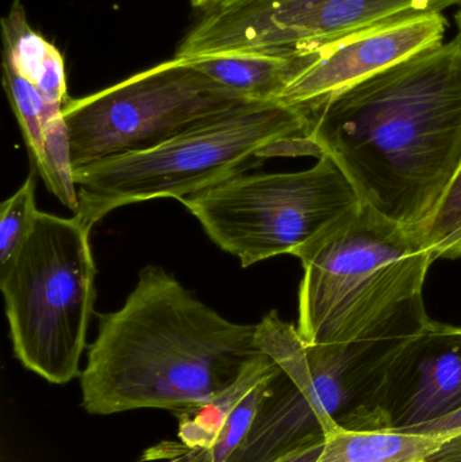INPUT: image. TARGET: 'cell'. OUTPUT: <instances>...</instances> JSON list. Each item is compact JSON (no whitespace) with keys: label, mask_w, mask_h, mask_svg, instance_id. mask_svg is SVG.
Listing matches in <instances>:
<instances>
[{"label":"cell","mask_w":461,"mask_h":462,"mask_svg":"<svg viewBox=\"0 0 461 462\" xmlns=\"http://www.w3.org/2000/svg\"><path fill=\"white\" fill-rule=\"evenodd\" d=\"M336 420L317 462H429L448 439L394 429L379 407L357 406Z\"/></svg>","instance_id":"obj_12"},{"label":"cell","mask_w":461,"mask_h":462,"mask_svg":"<svg viewBox=\"0 0 461 462\" xmlns=\"http://www.w3.org/2000/svg\"><path fill=\"white\" fill-rule=\"evenodd\" d=\"M235 2H240V0H191V5L197 8H203L205 11H210L214 8L233 5Z\"/></svg>","instance_id":"obj_23"},{"label":"cell","mask_w":461,"mask_h":462,"mask_svg":"<svg viewBox=\"0 0 461 462\" xmlns=\"http://www.w3.org/2000/svg\"><path fill=\"white\" fill-rule=\"evenodd\" d=\"M310 119L281 102H252L202 122L153 148L75 171V217L92 230L111 211L172 198L180 202L248 172L271 145L309 137Z\"/></svg>","instance_id":"obj_4"},{"label":"cell","mask_w":461,"mask_h":462,"mask_svg":"<svg viewBox=\"0 0 461 462\" xmlns=\"http://www.w3.org/2000/svg\"><path fill=\"white\" fill-rule=\"evenodd\" d=\"M2 67L5 94L21 127L34 168L42 153L46 127L54 118L61 116L64 108L60 110L49 105L37 87L19 76L8 65L2 64Z\"/></svg>","instance_id":"obj_17"},{"label":"cell","mask_w":461,"mask_h":462,"mask_svg":"<svg viewBox=\"0 0 461 462\" xmlns=\"http://www.w3.org/2000/svg\"><path fill=\"white\" fill-rule=\"evenodd\" d=\"M310 138L363 205L409 229L461 168V38L420 51L308 111Z\"/></svg>","instance_id":"obj_1"},{"label":"cell","mask_w":461,"mask_h":462,"mask_svg":"<svg viewBox=\"0 0 461 462\" xmlns=\"http://www.w3.org/2000/svg\"><path fill=\"white\" fill-rule=\"evenodd\" d=\"M416 234L436 260H461V168L429 221Z\"/></svg>","instance_id":"obj_19"},{"label":"cell","mask_w":461,"mask_h":462,"mask_svg":"<svg viewBox=\"0 0 461 462\" xmlns=\"http://www.w3.org/2000/svg\"><path fill=\"white\" fill-rule=\"evenodd\" d=\"M256 325L222 317L161 266L148 265L121 309L99 315L81 372L88 414L208 403L265 355Z\"/></svg>","instance_id":"obj_2"},{"label":"cell","mask_w":461,"mask_h":462,"mask_svg":"<svg viewBox=\"0 0 461 462\" xmlns=\"http://www.w3.org/2000/svg\"><path fill=\"white\" fill-rule=\"evenodd\" d=\"M35 178H29L13 197L0 206V265L7 263L26 238L38 210L35 206Z\"/></svg>","instance_id":"obj_20"},{"label":"cell","mask_w":461,"mask_h":462,"mask_svg":"<svg viewBox=\"0 0 461 462\" xmlns=\"http://www.w3.org/2000/svg\"><path fill=\"white\" fill-rule=\"evenodd\" d=\"M316 51H218L189 59L203 75L222 88L252 100L278 102L290 81L313 61Z\"/></svg>","instance_id":"obj_13"},{"label":"cell","mask_w":461,"mask_h":462,"mask_svg":"<svg viewBox=\"0 0 461 462\" xmlns=\"http://www.w3.org/2000/svg\"><path fill=\"white\" fill-rule=\"evenodd\" d=\"M180 202L244 268L276 255L300 258L363 206L327 154L306 171L243 173Z\"/></svg>","instance_id":"obj_6"},{"label":"cell","mask_w":461,"mask_h":462,"mask_svg":"<svg viewBox=\"0 0 461 462\" xmlns=\"http://www.w3.org/2000/svg\"><path fill=\"white\" fill-rule=\"evenodd\" d=\"M281 372V368L272 376L263 380L245 396L240 406L235 410L221 434L210 448H189L180 441H162L149 448L143 453L141 461L164 462H227L235 450L241 447L246 434L251 430L252 423L256 417L260 402L264 398L271 380Z\"/></svg>","instance_id":"obj_16"},{"label":"cell","mask_w":461,"mask_h":462,"mask_svg":"<svg viewBox=\"0 0 461 462\" xmlns=\"http://www.w3.org/2000/svg\"><path fill=\"white\" fill-rule=\"evenodd\" d=\"M401 430H402V429H401ZM408 431L421 434H441V436L447 437L459 434L461 433V409L459 411L454 412V414L447 415V417L433 420V422L408 429Z\"/></svg>","instance_id":"obj_22"},{"label":"cell","mask_w":461,"mask_h":462,"mask_svg":"<svg viewBox=\"0 0 461 462\" xmlns=\"http://www.w3.org/2000/svg\"><path fill=\"white\" fill-rule=\"evenodd\" d=\"M375 407L394 429L416 428L461 409V328L430 322L392 361Z\"/></svg>","instance_id":"obj_11"},{"label":"cell","mask_w":461,"mask_h":462,"mask_svg":"<svg viewBox=\"0 0 461 462\" xmlns=\"http://www.w3.org/2000/svg\"><path fill=\"white\" fill-rule=\"evenodd\" d=\"M89 233L76 217L38 211L15 254L0 265L15 357L51 384L81 376L97 299Z\"/></svg>","instance_id":"obj_5"},{"label":"cell","mask_w":461,"mask_h":462,"mask_svg":"<svg viewBox=\"0 0 461 462\" xmlns=\"http://www.w3.org/2000/svg\"><path fill=\"white\" fill-rule=\"evenodd\" d=\"M248 103L189 59L173 57L88 97L68 100L62 116L73 170L153 148Z\"/></svg>","instance_id":"obj_7"},{"label":"cell","mask_w":461,"mask_h":462,"mask_svg":"<svg viewBox=\"0 0 461 462\" xmlns=\"http://www.w3.org/2000/svg\"><path fill=\"white\" fill-rule=\"evenodd\" d=\"M455 18H456V23L457 27H459V35L461 38V5L459 8V11H457L456 15H455Z\"/></svg>","instance_id":"obj_24"},{"label":"cell","mask_w":461,"mask_h":462,"mask_svg":"<svg viewBox=\"0 0 461 462\" xmlns=\"http://www.w3.org/2000/svg\"><path fill=\"white\" fill-rule=\"evenodd\" d=\"M34 170L40 173L49 191L68 210L76 214L78 208V186L70 157L69 134L62 114L46 127L42 153Z\"/></svg>","instance_id":"obj_18"},{"label":"cell","mask_w":461,"mask_h":462,"mask_svg":"<svg viewBox=\"0 0 461 462\" xmlns=\"http://www.w3.org/2000/svg\"><path fill=\"white\" fill-rule=\"evenodd\" d=\"M447 27L443 13L425 14L330 43L316 51L313 61L290 81L278 102L308 113L343 89L440 45Z\"/></svg>","instance_id":"obj_10"},{"label":"cell","mask_w":461,"mask_h":462,"mask_svg":"<svg viewBox=\"0 0 461 462\" xmlns=\"http://www.w3.org/2000/svg\"><path fill=\"white\" fill-rule=\"evenodd\" d=\"M325 447V434H318L272 462H317Z\"/></svg>","instance_id":"obj_21"},{"label":"cell","mask_w":461,"mask_h":462,"mask_svg":"<svg viewBox=\"0 0 461 462\" xmlns=\"http://www.w3.org/2000/svg\"><path fill=\"white\" fill-rule=\"evenodd\" d=\"M311 379L295 384L279 372L260 402L251 430L227 462H272L308 439L325 434L356 406L349 372L352 345H309Z\"/></svg>","instance_id":"obj_9"},{"label":"cell","mask_w":461,"mask_h":462,"mask_svg":"<svg viewBox=\"0 0 461 462\" xmlns=\"http://www.w3.org/2000/svg\"><path fill=\"white\" fill-rule=\"evenodd\" d=\"M278 371V364L270 356L264 355L254 361L232 387L211 399L208 403L176 415L179 441L189 448H210L245 396L263 380Z\"/></svg>","instance_id":"obj_15"},{"label":"cell","mask_w":461,"mask_h":462,"mask_svg":"<svg viewBox=\"0 0 461 462\" xmlns=\"http://www.w3.org/2000/svg\"><path fill=\"white\" fill-rule=\"evenodd\" d=\"M297 330L309 345L420 331L432 252L416 231L363 205L300 257Z\"/></svg>","instance_id":"obj_3"},{"label":"cell","mask_w":461,"mask_h":462,"mask_svg":"<svg viewBox=\"0 0 461 462\" xmlns=\"http://www.w3.org/2000/svg\"><path fill=\"white\" fill-rule=\"evenodd\" d=\"M2 64L37 87L49 105L62 110L69 100L64 59L53 43L30 26L19 0L2 19Z\"/></svg>","instance_id":"obj_14"},{"label":"cell","mask_w":461,"mask_h":462,"mask_svg":"<svg viewBox=\"0 0 461 462\" xmlns=\"http://www.w3.org/2000/svg\"><path fill=\"white\" fill-rule=\"evenodd\" d=\"M452 5H461V0H240L206 11L175 57L237 51L310 53L357 32Z\"/></svg>","instance_id":"obj_8"}]
</instances>
